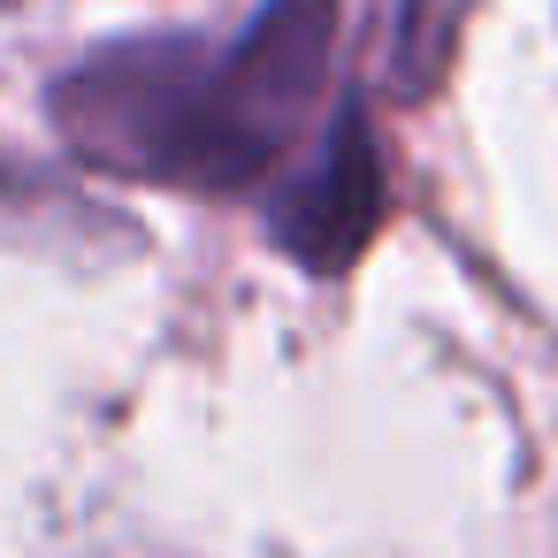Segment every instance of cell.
<instances>
[{"instance_id": "cell-1", "label": "cell", "mask_w": 558, "mask_h": 558, "mask_svg": "<svg viewBox=\"0 0 558 558\" xmlns=\"http://www.w3.org/2000/svg\"><path fill=\"white\" fill-rule=\"evenodd\" d=\"M337 62V0H260L238 32L116 39L54 77L62 138L138 184L253 192L322 123Z\"/></svg>"}, {"instance_id": "cell-2", "label": "cell", "mask_w": 558, "mask_h": 558, "mask_svg": "<svg viewBox=\"0 0 558 558\" xmlns=\"http://www.w3.org/2000/svg\"><path fill=\"white\" fill-rule=\"evenodd\" d=\"M375 230H383V161H375L367 116L337 108L329 138L276 199V245L299 253L306 268H352Z\"/></svg>"}]
</instances>
